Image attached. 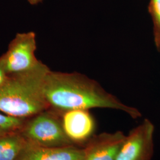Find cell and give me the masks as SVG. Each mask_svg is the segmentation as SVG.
Segmentation results:
<instances>
[{"label": "cell", "mask_w": 160, "mask_h": 160, "mask_svg": "<svg viewBox=\"0 0 160 160\" xmlns=\"http://www.w3.org/2000/svg\"><path fill=\"white\" fill-rule=\"evenodd\" d=\"M45 96L49 108L61 113L76 109L103 108L122 111L133 119L141 116L137 109L123 104L96 81L77 72L50 70L45 80Z\"/></svg>", "instance_id": "6da1fadb"}, {"label": "cell", "mask_w": 160, "mask_h": 160, "mask_svg": "<svg viewBox=\"0 0 160 160\" xmlns=\"http://www.w3.org/2000/svg\"><path fill=\"white\" fill-rule=\"evenodd\" d=\"M50 70L40 61L29 71L8 75L0 87V112L26 119L49 109L45 83Z\"/></svg>", "instance_id": "7a4b0ae2"}, {"label": "cell", "mask_w": 160, "mask_h": 160, "mask_svg": "<svg viewBox=\"0 0 160 160\" xmlns=\"http://www.w3.org/2000/svg\"><path fill=\"white\" fill-rule=\"evenodd\" d=\"M62 113L49 108L24 124L20 130L28 143L40 147H63L76 145L63 130Z\"/></svg>", "instance_id": "3957f363"}, {"label": "cell", "mask_w": 160, "mask_h": 160, "mask_svg": "<svg viewBox=\"0 0 160 160\" xmlns=\"http://www.w3.org/2000/svg\"><path fill=\"white\" fill-rule=\"evenodd\" d=\"M36 34L33 32L18 33L1 57L7 74L28 71L40 62L35 56Z\"/></svg>", "instance_id": "277c9868"}, {"label": "cell", "mask_w": 160, "mask_h": 160, "mask_svg": "<svg viewBox=\"0 0 160 160\" xmlns=\"http://www.w3.org/2000/svg\"><path fill=\"white\" fill-rule=\"evenodd\" d=\"M155 127L145 119L126 136L116 160H151L154 154Z\"/></svg>", "instance_id": "5b68a950"}, {"label": "cell", "mask_w": 160, "mask_h": 160, "mask_svg": "<svg viewBox=\"0 0 160 160\" xmlns=\"http://www.w3.org/2000/svg\"><path fill=\"white\" fill-rule=\"evenodd\" d=\"M126 137L122 131L93 135L83 148L84 160H116Z\"/></svg>", "instance_id": "8992f818"}, {"label": "cell", "mask_w": 160, "mask_h": 160, "mask_svg": "<svg viewBox=\"0 0 160 160\" xmlns=\"http://www.w3.org/2000/svg\"><path fill=\"white\" fill-rule=\"evenodd\" d=\"M62 123L66 135L75 145L86 144L93 136L95 121L88 110L65 112L62 114Z\"/></svg>", "instance_id": "52a82bcc"}, {"label": "cell", "mask_w": 160, "mask_h": 160, "mask_svg": "<svg viewBox=\"0 0 160 160\" xmlns=\"http://www.w3.org/2000/svg\"><path fill=\"white\" fill-rule=\"evenodd\" d=\"M17 160H84V149L76 145L40 147L28 143Z\"/></svg>", "instance_id": "ba28073f"}, {"label": "cell", "mask_w": 160, "mask_h": 160, "mask_svg": "<svg viewBox=\"0 0 160 160\" xmlns=\"http://www.w3.org/2000/svg\"><path fill=\"white\" fill-rule=\"evenodd\" d=\"M28 142L20 131L0 137V160H17Z\"/></svg>", "instance_id": "9c48e42d"}, {"label": "cell", "mask_w": 160, "mask_h": 160, "mask_svg": "<svg viewBox=\"0 0 160 160\" xmlns=\"http://www.w3.org/2000/svg\"><path fill=\"white\" fill-rule=\"evenodd\" d=\"M24 122V119L12 117L0 112V137L10 133L20 131Z\"/></svg>", "instance_id": "30bf717a"}, {"label": "cell", "mask_w": 160, "mask_h": 160, "mask_svg": "<svg viewBox=\"0 0 160 160\" xmlns=\"http://www.w3.org/2000/svg\"><path fill=\"white\" fill-rule=\"evenodd\" d=\"M149 12L153 22L155 44L160 49V0H151Z\"/></svg>", "instance_id": "8fae6325"}, {"label": "cell", "mask_w": 160, "mask_h": 160, "mask_svg": "<svg viewBox=\"0 0 160 160\" xmlns=\"http://www.w3.org/2000/svg\"><path fill=\"white\" fill-rule=\"evenodd\" d=\"M8 77V75L6 72V70L4 68V63L2 58L0 57V87L3 86V84L5 83L6 80H7V78Z\"/></svg>", "instance_id": "7c38bea8"}, {"label": "cell", "mask_w": 160, "mask_h": 160, "mask_svg": "<svg viewBox=\"0 0 160 160\" xmlns=\"http://www.w3.org/2000/svg\"><path fill=\"white\" fill-rule=\"evenodd\" d=\"M31 5H37L42 2L43 0H27Z\"/></svg>", "instance_id": "4fadbf2b"}]
</instances>
